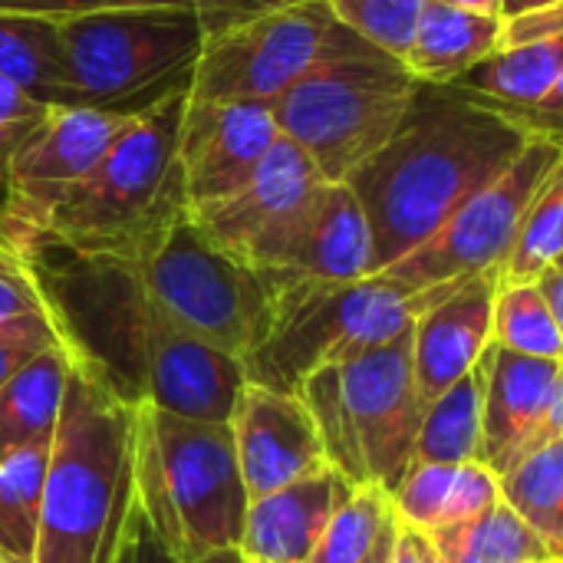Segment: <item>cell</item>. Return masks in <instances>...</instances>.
<instances>
[{"mask_svg":"<svg viewBox=\"0 0 563 563\" xmlns=\"http://www.w3.org/2000/svg\"><path fill=\"white\" fill-rule=\"evenodd\" d=\"M23 254L63 343L122 399L188 419H231L244 366L172 323L132 261L82 257L49 241H33Z\"/></svg>","mask_w":563,"mask_h":563,"instance_id":"1","label":"cell"},{"mask_svg":"<svg viewBox=\"0 0 563 563\" xmlns=\"http://www.w3.org/2000/svg\"><path fill=\"white\" fill-rule=\"evenodd\" d=\"M531 142L511 115L459 86L419 82L396 135L346 185L373 234V274L426 244Z\"/></svg>","mask_w":563,"mask_h":563,"instance_id":"2","label":"cell"},{"mask_svg":"<svg viewBox=\"0 0 563 563\" xmlns=\"http://www.w3.org/2000/svg\"><path fill=\"white\" fill-rule=\"evenodd\" d=\"M142 406L69 350L33 563H122L139 511Z\"/></svg>","mask_w":563,"mask_h":563,"instance_id":"3","label":"cell"},{"mask_svg":"<svg viewBox=\"0 0 563 563\" xmlns=\"http://www.w3.org/2000/svg\"><path fill=\"white\" fill-rule=\"evenodd\" d=\"M185 99L132 119L92 175L49 214L36 241L82 257L145 261L191 214L178 162Z\"/></svg>","mask_w":563,"mask_h":563,"instance_id":"4","label":"cell"},{"mask_svg":"<svg viewBox=\"0 0 563 563\" xmlns=\"http://www.w3.org/2000/svg\"><path fill=\"white\" fill-rule=\"evenodd\" d=\"M247 505L228 422L142 406L139 508L175 561L241 548Z\"/></svg>","mask_w":563,"mask_h":563,"instance_id":"5","label":"cell"},{"mask_svg":"<svg viewBox=\"0 0 563 563\" xmlns=\"http://www.w3.org/2000/svg\"><path fill=\"white\" fill-rule=\"evenodd\" d=\"M455 284L409 290L386 274L353 284L287 277L267 340L241 363L244 379L277 393H300L310 373L343 366L409 333L419 313L442 300Z\"/></svg>","mask_w":563,"mask_h":563,"instance_id":"6","label":"cell"},{"mask_svg":"<svg viewBox=\"0 0 563 563\" xmlns=\"http://www.w3.org/2000/svg\"><path fill=\"white\" fill-rule=\"evenodd\" d=\"M69 106L139 119L191 92L208 33L191 10H112L56 20Z\"/></svg>","mask_w":563,"mask_h":563,"instance_id":"7","label":"cell"},{"mask_svg":"<svg viewBox=\"0 0 563 563\" xmlns=\"http://www.w3.org/2000/svg\"><path fill=\"white\" fill-rule=\"evenodd\" d=\"M416 89L402 59L343 26L333 49L274 102V115L327 181H346L396 135Z\"/></svg>","mask_w":563,"mask_h":563,"instance_id":"8","label":"cell"},{"mask_svg":"<svg viewBox=\"0 0 563 563\" xmlns=\"http://www.w3.org/2000/svg\"><path fill=\"white\" fill-rule=\"evenodd\" d=\"M135 267L172 323L238 363L267 340L287 284V274L254 267L218 247L191 214Z\"/></svg>","mask_w":563,"mask_h":563,"instance_id":"9","label":"cell"},{"mask_svg":"<svg viewBox=\"0 0 563 563\" xmlns=\"http://www.w3.org/2000/svg\"><path fill=\"white\" fill-rule=\"evenodd\" d=\"M343 23L327 0H297L208 33L188 99L274 106L336 43Z\"/></svg>","mask_w":563,"mask_h":563,"instance_id":"10","label":"cell"},{"mask_svg":"<svg viewBox=\"0 0 563 563\" xmlns=\"http://www.w3.org/2000/svg\"><path fill=\"white\" fill-rule=\"evenodd\" d=\"M561 155L563 142L531 135L521 155L492 185L475 191L426 244H419L383 274L406 284L409 290H429L439 284L501 271L534 191L561 162Z\"/></svg>","mask_w":563,"mask_h":563,"instance_id":"11","label":"cell"},{"mask_svg":"<svg viewBox=\"0 0 563 563\" xmlns=\"http://www.w3.org/2000/svg\"><path fill=\"white\" fill-rule=\"evenodd\" d=\"M129 122L132 119L96 109L49 106L43 122L10 158L0 238L23 254L43 234L49 214L92 175Z\"/></svg>","mask_w":563,"mask_h":563,"instance_id":"12","label":"cell"},{"mask_svg":"<svg viewBox=\"0 0 563 563\" xmlns=\"http://www.w3.org/2000/svg\"><path fill=\"white\" fill-rule=\"evenodd\" d=\"M340 379L366 482L393 495L416 462V442L426 416L416 389L412 330L343 363Z\"/></svg>","mask_w":563,"mask_h":563,"instance_id":"13","label":"cell"},{"mask_svg":"<svg viewBox=\"0 0 563 563\" xmlns=\"http://www.w3.org/2000/svg\"><path fill=\"white\" fill-rule=\"evenodd\" d=\"M277 139L274 106L185 99L178 162L188 208L201 211L244 188Z\"/></svg>","mask_w":563,"mask_h":563,"instance_id":"14","label":"cell"},{"mask_svg":"<svg viewBox=\"0 0 563 563\" xmlns=\"http://www.w3.org/2000/svg\"><path fill=\"white\" fill-rule=\"evenodd\" d=\"M251 264L313 284L373 277V234L353 188L346 181H323Z\"/></svg>","mask_w":563,"mask_h":563,"instance_id":"15","label":"cell"},{"mask_svg":"<svg viewBox=\"0 0 563 563\" xmlns=\"http://www.w3.org/2000/svg\"><path fill=\"white\" fill-rule=\"evenodd\" d=\"M228 426L251 501L330 465L317 422L297 393L244 383Z\"/></svg>","mask_w":563,"mask_h":563,"instance_id":"16","label":"cell"},{"mask_svg":"<svg viewBox=\"0 0 563 563\" xmlns=\"http://www.w3.org/2000/svg\"><path fill=\"white\" fill-rule=\"evenodd\" d=\"M323 181L313 158L280 135L244 188L218 205L191 211V218L218 247L251 264Z\"/></svg>","mask_w":563,"mask_h":563,"instance_id":"17","label":"cell"},{"mask_svg":"<svg viewBox=\"0 0 563 563\" xmlns=\"http://www.w3.org/2000/svg\"><path fill=\"white\" fill-rule=\"evenodd\" d=\"M501 271L475 274L426 307L412 327V366L422 409L475 369L492 343Z\"/></svg>","mask_w":563,"mask_h":563,"instance_id":"18","label":"cell"},{"mask_svg":"<svg viewBox=\"0 0 563 563\" xmlns=\"http://www.w3.org/2000/svg\"><path fill=\"white\" fill-rule=\"evenodd\" d=\"M353 482L333 465L247 505L241 554L251 563H310L330 518L353 495Z\"/></svg>","mask_w":563,"mask_h":563,"instance_id":"19","label":"cell"},{"mask_svg":"<svg viewBox=\"0 0 563 563\" xmlns=\"http://www.w3.org/2000/svg\"><path fill=\"white\" fill-rule=\"evenodd\" d=\"M563 363L534 360L488 343V383L482 409V442L478 462L495 475H505L515 452L538 429L541 416L551 406Z\"/></svg>","mask_w":563,"mask_h":563,"instance_id":"20","label":"cell"},{"mask_svg":"<svg viewBox=\"0 0 563 563\" xmlns=\"http://www.w3.org/2000/svg\"><path fill=\"white\" fill-rule=\"evenodd\" d=\"M495 505H501V485L498 475L482 462H465V465L412 462V468L393 492L396 518L422 534H435L442 528L482 518Z\"/></svg>","mask_w":563,"mask_h":563,"instance_id":"21","label":"cell"},{"mask_svg":"<svg viewBox=\"0 0 563 563\" xmlns=\"http://www.w3.org/2000/svg\"><path fill=\"white\" fill-rule=\"evenodd\" d=\"M501 43V16L459 10L426 0L416 40L402 59L409 76L426 86H452Z\"/></svg>","mask_w":563,"mask_h":563,"instance_id":"22","label":"cell"},{"mask_svg":"<svg viewBox=\"0 0 563 563\" xmlns=\"http://www.w3.org/2000/svg\"><path fill=\"white\" fill-rule=\"evenodd\" d=\"M69 379V346L59 343L23 369L0 389V452L20 445H49L59 426L63 396Z\"/></svg>","mask_w":563,"mask_h":563,"instance_id":"23","label":"cell"},{"mask_svg":"<svg viewBox=\"0 0 563 563\" xmlns=\"http://www.w3.org/2000/svg\"><path fill=\"white\" fill-rule=\"evenodd\" d=\"M561 73L563 36H558L525 46H498L452 86L485 99L495 109H528L551 92Z\"/></svg>","mask_w":563,"mask_h":563,"instance_id":"24","label":"cell"},{"mask_svg":"<svg viewBox=\"0 0 563 563\" xmlns=\"http://www.w3.org/2000/svg\"><path fill=\"white\" fill-rule=\"evenodd\" d=\"M0 76L43 106H69L59 23L0 10Z\"/></svg>","mask_w":563,"mask_h":563,"instance_id":"25","label":"cell"},{"mask_svg":"<svg viewBox=\"0 0 563 563\" xmlns=\"http://www.w3.org/2000/svg\"><path fill=\"white\" fill-rule=\"evenodd\" d=\"M485 383H488V350L482 353V360L468 376H462L426 409L416 442V462H429V465L478 462Z\"/></svg>","mask_w":563,"mask_h":563,"instance_id":"26","label":"cell"},{"mask_svg":"<svg viewBox=\"0 0 563 563\" xmlns=\"http://www.w3.org/2000/svg\"><path fill=\"white\" fill-rule=\"evenodd\" d=\"M442 563H548L551 548L501 501L482 518L429 534Z\"/></svg>","mask_w":563,"mask_h":563,"instance_id":"27","label":"cell"},{"mask_svg":"<svg viewBox=\"0 0 563 563\" xmlns=\"http://www.w3.org/2000/svg\"><path fill=\"white\" fill-rule=\"evenodd\" d=\"M49 445H20L0 452V554L3 558L33 563Z\"/></svg>","mask_w":563,"mask_h":563,"instance_id":"28","label":"cell"},{"mask_svg":"<svg viewBox=\"0 0 563 563\" xmlns=\"http://www.w3.org/2000/svg\"><path fill=\"white\" fill-rule=\"evenodd\" d=\"M501 501L551 548L563 554V439L498 475Z\"/></svg>","mask_w":563,"mask_h":563,"instance_id":"29","label":"cell"},{"mask_svg":"<svg viewBox=\"0 0 563 563\" xmlns=\"http://www.w3.org/2000/svg\"><path fill=\"white\" fill-rule=\"evenodd\" d=\"M563 257V155L534 191L515 247L501 264V284H538Z\"/></svg>","mask_w":563,"mask_h":563,"instance_id":"30","label":"cell"},{"mask_svg":"<svg viewBox=\"0 0 563 563\" xmlns=\"http://www.w3.org/2000/svg\"><path fill=\"white\" fill-rule=\"evenodd\" d=\"M393 521V495L379 485H356L330 518L310 563H363Z\"/></svg>","mask_w":563,"mask_h":563,"instance_id":"31","label":"cell"},{"mask_svg":"<svg viewBox=\"0 0 563 563\" xmlns=\"http://www.w3.org/2000/svg\"><path fill=\"white\" fill-rule=\"evenodd\" d=\"M492 340L511 353L563 363V340L538 284H501Z\"/></svg>","mask_w":563,"mask_h":563,"instance_id":"32","label":"cell"},{"mask_svg":"<svg viewBox=\"0 0 563 563\" xmlns=\"http://www.w3.org/2000/svg\"><path fill=\"white\" fill-rule=\"evenodd\" d=\"M320 432L327 462L343 472L353 485H369L366 482V465L360 455V442H356V429L343 399V379H340V366H323L317 373H310L297 393Z\"/></svg>","mask_w":563,"mask_h":563,"instance_id":"33","label":"cell"},{"mask_svg":"<svg viewBox=\"0 0 563 563\" xmlns=\"http://www.w3.org/2000/svg\"><path fill=\"white\" fill-rule=\"evenodd\" d=\"M0 10L33 13L46 20H73V16L112 13V10H191L208 16L214 26H224L231 20H241L267 7H257L251 0H0Z\"/></svg>","mask_w":563,"mask_h":563,"instance_id":"34","label":"cell"},{"mask_svg":"<svg viewBox=\"0 0 563 563\" xmlns=\"http://www.w3.org/2000/svg\"><path fill=\"white\" fill-rule=\"evenodd\" d=\"M333 16L369 46L406 59L426 0H327Z\"/></svg>","mask_w":563,"mask_h":563,"instance_id":"35","label":"cell"},{"mask_svg":"<svg viewBox=\"0 0 563 563\" xmlns=\"http://www.w3.org/2000/svg\"><path fill=\"white\" fill-rule=\"evenodd\" d=\"M63 343V333L53 320V313H30L13 323L0 327V389L13 379L16 369H23L40 353Z\"/></svg>","mask_w":563,"mask_h":563,"instance_id":"36","label":"cell"},{"mask_svg":"<svg viewBox=\"0 0 563 563\" xmlns=\"http://www.w3.org/2000/svg\"><path fill=\"white\" fill-rule=\"evenodd\" d=\"M46 112H49V106L36 102L20 86H13L7 76H0V205H3L10 158L26 142V135L43 122Z\"/></svg>","mask_w":563,"mask_h":563,"instance_id":"37","label":"cell"},{"mask_svg":"<svg viewBox=\"0 0 563 563\" xmlns=\"http://www.w3.org/2000/svg\"><path fill=\"white\" fill-rule=\"evenodd\" d=\"M49 303L36 284V274L20 251H0V327L30 313H46Z\"/></svg>","mask_w":563,"mask_h":563,"instance_id":"38","label":"cell"},{"mask_svg":"<svg viewBox=\"0 0 563 563\" xmlns=\"http://www.w3.org/2000/svg\"><path fill=\"white\" fill-rule=\"evenodd\" d=\"M558 36H563V0L528 10L511 20H501L498 46H525V43H541V40H558Z\"/></svg>","mask_w":563,"mask_h":563,"instance_id":"39","label":"cell"},{"mask_svg":"<svg viewBox=\"0 0 563 563\" xmlns=\"http://www.w3.org/2000/svg\"><path fill=\"white\" fill-rule=\"evenodd\" d=\"M501 112L511 115L531 135H548V139L563 142V73L541 102H534L528 109H501Z\"/></svg>","mask_w":563,"mask_h":563,"instance_id":"40","label":"cell"},{"mask_svg":"<svg viewBox=\"0 0 563 563\" xmlns=\"http://www.w3.org/2000/svg\"><path fill=\"white\" fill-rule=\"evenodd\" d=\"M125 563H178L172 558V551L162 544V538L155 534V528L148 525V518L142 515V508L135 511L132 528H129Z\"/></svg>","mask_w":563,"mask_h":563,"instance_id":"41","label":"cell"},{"mask_svg":"<svg viewBox=\"0 0 563 563\" xmlns=\"http://www.w3.org/2000/svg\"><path fill=\"white\" fill-rule=\"evenodd\" d=\"M558 439H563V369H561V379H558V389H554V396H551L548 412L541 416L538 429L525 439V445L515 452L511 465H518L521 459L534 455L538 449H544V445H551V442H558ZM511 465H508V468H511Z\"/></svg>","mask_w":563,"mask_h":563,"instance_id":"42","label":"cell"},{"mask_svg":"<svg viewBox=\"0 0 563 563\" xmlns=\"http://www.w3.org/2000/svg\"><path fill=\"white\" fill-rule=\"evenodd\" d=\"M393 563H442L429 534L409 528L399 521V531H396V551H393Z\"/></svg>","mask_w":563,"mask_h":563,"instance_id":"43","label":"cell"},{"mask_svg":"<svg viewBox=\"0 0 563 563\" xmlns=\"http://www.w3.org/2000/svg\"><path fill=\"white\" fill-rule=\"evenodd\" d=\"M538 287H541V294H544V300H548V307L554 313V323H558L563 340V261H558L554 267H548L538 277Z\"/></svg>","mask_w":563,"mask_h":563,"instance_id":"44","label":"cell"},{"mask_svg":"<svg viewBox=\"0 0 563 563\" xmlns=\"http://www.w3.org/2000/svg\"><path fill=\"white\" fill-rule=\"evenodd\" d=\"M396 531H399V518L383 531V538H379V544L373 548V554L366 558L363 563H393V551H396Z\"/></svg>","mask_w":563,"mask_h":563,"instance_id":"45","label":"cell"},{"mask_svg":"<svg viewBox=\"0 0 563 563\" xmlns=\"http://www.w3.org/2000/svg\"><path fill=\"white\" fill-rule=\"evenodd\" d=\"M548 3H561V0H501V20L521 16V13L538 10V7H548Z\"/></svg>","mask_w":563,"mask_h":563,"instance_id":"46","label":"cell"},{"mask_svg":"<svg viewBox=\"0 0 563 563\" xmlns=\"http://www.w3.org/2000/svg\"><path fill=\"white\" fill-rule=\"evenodd\" d=\"M435 3H449V7H459V10H475V13L501 16V0H435Z\"/></svg>","mask_w":563,"mask_h":563,"instance_id":"47","label":"cell"},{"mask_svg":"<svg viewBox=\"0 0 563 563\" xmlns=\"http://www.w3.org/2000/svg\"><path fill=\"white\" fill-rule=\"evenodd\" d=\"M195 563H251L238 548H228V551H214V554H208V558H201V561Z\"/></svg>","mask_w":563,"mask_h":563,"instance_id":"48","label":"cell"},{"mask_svg":"<svg viewBox=\"0 0 563 563\" xmlns=\"http://www.w3.org/2000/svg\"><path fill=\"white\" fill-rule=\"evenodd\" d=\"M257 7H284V3H297V0H251Z\"/></svg>","mask_w":563,"mask_h":563,"instance_id":"49","label":"cell"},{"mask_svg":"<svg viewBox=\"0 0 563 563\" xmlns=\"http://www.w3.org/2000/svg\"><path fill=\"white\" fill-rule=\"evenodd\" d=\"M0 563H30V561H13V558H3V554H0Z\"/></svg>","mask_w":563,"mask_h":563,"instance_id":"50","label":"cell"},{"mask_svg":"<svg viewBox=\"0 0 563 563\" xmlns=\"http://www.w3.org/2000/svg\"><path fill=\"white\" fill-rule=\"evenodd\" d=\"M0 251H13V247H10V244H7V241L0 238Z\"/></svg>","mask_w":563,"mask_h":563,"instance_id":"51","label":"cell"},{"mask_svg":"<svg viewBox=\"0 0 563 563\" xmlns=\"http://www.w3.org/2000/svg\"><path fill=\"white\" fill-rule=\"evenodd\" d=\"M551 563H563V554L561 558H551Z\"/></svg>","mask_w":563,"mask_h":563,"instance_id":"52","label":"cell"},{"mask_svg":"<svg viewBox=\"0 0 563 563\" xmlns=\"http://www.w3.org/2000/svg\"><path fill=\"white\" fill-rule=\"evenodd\" d=\"M122 563H125V554H122Z\"/></svg>","mask_w":563,"mask_h":563,"instance_id":"53","label":"cell"},{"mask_svg":"<svg viewBox=\"0 0 563 563\" xmlns=\"http://www.w3.org/2000/svg\"><path fill=\"white\" fill-rule=\"evenodd\" d=\"M548 563H551V561H548Z\"/></svg>","mask_w":563,"mask_h":563,"instance_id":"54","label":"cell"},{"mask_svg":"<svg viewBox=\"0 0 563 563\" xmlns=\"http://www.w3.org/2000/svg\"><path fill=\"white\" fill-rule=\"evenodd\" d=\"M561 261H563V257H561Z\"/></svg>","mask_w":563,"mask_h":563,"instance_id":"55","label":"cell"}]
</instances>
